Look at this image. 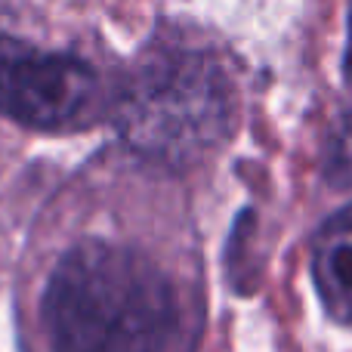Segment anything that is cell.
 I'll use <instances>...</instances> for the list:
<instances>
[{
	"label": "cell",
	"mask_w": 352,
	"mask_h": 352,
	"mask_svg": "<svg viewBox=\"0 0 352 352\" xmlns=\"http://www.w3.org/2000/svg\"><path fill=\"white\" fill-rule=\"evenodd\" d=\"M53 352H195L198 306L179 278L130 241H80L43 291Z\"/></svg>",
	"instance_id": "1"
},
{
	"label": "cell",
	"mask_w": 352,
	"mask_h": 352,
	"mask_svg": "<svg viewBox=\"0 0 352 352\" xmlns=\"http://www.w3.org/2000/svg\"><path fill=\"white\" fill-rule=\"evenodd\" d=\"M118 133L161 167H186L223 146L235 124V87L207 50L152 43L115 102Z\"/></svg>",
	"instance_id": "2"
},
{
	"label": "cell",
	"mask_w": 352,
	"mask_h": 352,
	"mask_svg": "<svg viewBox=\"0 0 352 352\" xmlns=\"http://www.w3.org/2000/svg\"><path fill=\"white\" fill-rule=\"evenodd\" d=\"M105 109L109 96L90 62L0 31V115L34 130H78Z\"/></svg>",
	"instance_id": "3"
},
{
	"label": "cell",
	"mask_w": 352,
	"mask_h": 352,
	"mask_svg": "<svg viewBox=\"0 0 352 352\" xmlns=\"http://www.w3.org/2000/svg\"><path fill=\"white\" fill-rule=\"evenodd\" d=\"M312 281L324 309L352 324V201L312 238Z\"/></svg>",
	"instance_id": "4"
},
{
	"label": "cell",
	"mask_w": 352,
	"mask_h": 352,
	"mask_svg": "<svg viewBox=\"0 0 352 352\" xmlns=\"http://www.w3.org/2000/svg\"><path fill=\"white\" fill-rule=\"evenodd\" d=\"M324 179L337 188H352V105L334 121L324 142Z\"/></svg>",
	"instance_id": "5"
},
{
	"label": "cell",
	"mask_w": 352,
	"mask_h": 352,
	"mask_svg": "<svg viewBox=\"0 0 352 352\" xmlns=\"http://www.w3.org/2000/svg\"><path fill=\"white\" fill-rule=\"evenodd\" d=\"M346 68L352 74V22H349V50H346Z\"/></svg>",
	"instance_id": "6"
}]
</instances>
